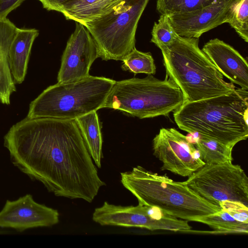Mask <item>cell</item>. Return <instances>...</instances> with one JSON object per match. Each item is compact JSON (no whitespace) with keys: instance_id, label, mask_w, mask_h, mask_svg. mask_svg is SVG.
Listing matches in <instances>:
<instances>
[{"instance_id":"obj_1","label":"cell","mask_w":248,"mask_h":248,"mask_svg":"<svg viewBox=\"0 0 248 248\" xmlns=\"http://www.w3.org/2000/svg\"><path fill=\"white\" fill-rule=\"evenodd\" d=\"M12 163L56 196L92 202L106 185L75 120L26 117L4 137Z\"/></svg>"},{"instance_id":"obj_2","label":"cell","mask_w":248,"mask_h":248,"mask_svg":"<svg viewBox=\"0 0 248 248\" xmlns=\"http://www.w3.org/2000/svg\"><path fill=\"white\" fill-rule=\"evenodd\" d=\"M179 128L233 147L248 137V92L231 93L185 102L173 113Z\"/></svg>"},{"instance_id":"obj_3","label":"cell","mask_w":248,"mask_h":248,"mask_svg":"<svg viewBox=\"0 0 248 248\" xmlns=\"http://www.w3.org/2000/svg\"><path fill=\"white\" fill-rule=\"evenodd\" d=\"M166 75L181 90L185 102L232 93L228 83L199 46V38L179 35L170 46L160 49Z\"/></svg>"},{"instance_id":"obj_4","label":"cell","mask_w":248,"mask_h":248,"mask_svg":"<svg viewBox=\"0 0 248 248\" xmlns=\"http://www.w3.org/2000/svg\"><path fill=\"white\" fill-rule=\"evenodd\" d=\"M121 182L139 204L157 207L177 218L196 221L221 210L198 195L183 182L147 170L140 166L121 173Z\"/></svg>"},{"instance_id":"obj_5","label":"cell","mask_w":248,"mask_h":248,"mask_svg":"<svg viewBox=\"0 0 248 248\" xmlns=\"http://www.w3.org/2000/svg\"><path fill=\"white\" fill-rule=\"evenodd\" d=\"M116 81L89 76L48 87L31 102L27 117L75 120L102 108Z\"/></svg>"},{"instance_id":"obj_6","label":"cell","mask_w":248,"mask_h":248,"mask_svg":"<svg viewBox=\"0 0 248 248\" xmlns=\"http://www.w3.org/2000/svg\"><path fill=\"white\" fill-rule=\"evenodd\" d=\"M183 93L166 75L164 80L148 75L116 81L102 108L119 110L140 119L167 116L184 103Z\"/></svg>"},{"instance_id":"obj_7","label":"cell","mask_w":248,"mask_h":248,"mask_svg":"<svg viewBox=\"0 0 248 248\" xmlns=\"http://www.w3.org/2000/svg\"><path fill=\"white\" fill-rule=\"evenodd\" d=\"M149 0H123L108 13L83 25L90 32L103 60L122 61L135 47L140 19Z\"/></svg>"},{"instance_id":"obj_8","label":"cell","mask_w":248,"mask_h":248,"mask_svg":"<svg viewBox=\"0 0 248 248\" xmlns=\"http://www.w3.org/2000/svg\"><path fill=\"white\" fill-rule=\"evenodd\" d=\"M183 183L214 204L229 201L248 207V178L238 165L232 162L205 164Z\"/></svg>"},{"instance_id":"obj_9","label":"cell","mask_w":248,"mask_h":248,"mask_svg":"<svg viewBox=\"0 0 248 248\" xmlns=\"http://www.w3.org/2000/svg\"><path fill=\"white\" fill-rule=\"evenodd\" d=\"M93 220L101 226L136 227L151 231L178 232L183 225L181 219L157 207L140 204L124 206L107 202L94 209Z\"/></svg>"},{"instance_id":"obj_10","label":"cell","mask_w":248,"mask_h":248,"mask_svg":"<svg viewBox=\"0 0 248 248\" xmlns=\"http://www.w3.org/2000/svg\"><path fill=\"white\" fill-rule=\"evenodd\" d=\"M153 150L162 163V170L183 177H188L205 164L194 144L174 128H161L153 140Z\"/></svg>"},{"instance_id":"obj_11","label":"cell","mask_w":248,"mask_h":248,"mask_svg":"<svg viewBox=\"0 0 248 248\" xmlns=\"http://www.w3.org/2000/svg\"><path fill=\"white\" fill-rule=\"evenodd\" d=\"M98 57L97 48L90 32L83 24L76 22L75 30L62 57L58 82H71L88 77L92 63Z\"/></svg>"},{"instance_id":"obj_12","label":"cell","mask_w":248,"mask_h":248,"mask_svg":"<svg viewBox=\"0 0 248 248\" xmlns=\"http://www.w3.org/2000/svg\"><path fill=\"white\" fill-rule=\"evenodd\" d=\"M59 222L57 210L36 202L29 194L15 201L7 200L0 211V227L20 232L32 228L51 227Z\"/></svg>"},{"instance_id":"obj_13","label":"cell","mask_w":248,"mask_h":248,"mask_svg":"<svg viewBox=\"0 0 248 248\" xmlns=\"http://www.w3.org/2000/svg\"><path fill=\"white\" fill-rule=\"evenodd\" d=\"M233 0H217L203 8L168 16L179 36L199 38L204 32L226 23L228 11Z\"/></svg>"},{"instance_id":"obj_14","label":"cell","mask_w":248,"mask_h":248,"mask_svg":"<svg viewBox=\"0 0 248 248\" xmlns=\"http://www.w3.org/2000/svg\"><path fill=\"white\" fill-rule=\"evenodd\" d=\"M202 50L231 83L248 90V62L238 51L218 38L210 40Z\"/></svg>"},{"instance_id":"obj_15","label":"cell","mask_w":248,"mask_h":248,"mask_svg":"<svg viewBox=\"0 0 248 248\" xmlns=\"http://www.w3.org/2000/svg\"><path fill=\"white\" fill-rule=\"evenodd\" d=\"M38 35L36 29H17L9 48L8 61L14 82L17 84L25 79L31 47Z\"/></svg>"},{"instance_id":"obj_16","label":"cell","mask_w":248,"mask_h":248,"mask_svg":"<svg viewBox=\"0 0 248 248\" xmlns=\"http://www.w3.org/2000/svg\"><path fill=\"white\" fill-rule=\"evenodd\" d=\"M17 29L8 18L0 20V101L6 105L10 104V96L16 91L8 55Z\"/></svg>"},{"instance_id":"obj_17","label":"cell","mask_w":248,"mask_h":248,"mask_svg":"<svg viewBox=\"0 0 248 248\" xmlns=\"http://www.w3.org/2000/svg\"><path fill=\"white\" fill-rule=\"evenodd\" d=\"M123 0H70L61 13L67 20L82 24L108 13Z\"/></svg>"},{"instance_id":"obj_18","label":"cell","mask_w":248,"mask_h":248,"mask_svg":"<svg viewBox=\"0 0 248 248\" xmlns=\"http://www.w3.org/2000/svg\"><path fill=\"white\" fill-rule=\"evenodd\" d=\"M88 151L96 166L100 168L103 158V140L96 111H92L75 119Z\"/></svg>"},{"instance_id":"obj_19","label":"cell","mask_w":248,"mask_h":248,"mask_svg":"<svg viewBox=\"0 0 248 248\" xmlns=\"http://www.w3.org/2000/svg\"><path fill=\"white\" fill-rule=\"evenodd\" d=\"M198 135L194 144L205 164L232 162L233 147L211 138Z\"/></svg>"},{"instance_id":"obj_20","label":"cell","mask_w":248,"mask_h":248,"mask_svg":"<svg viewBox=\"0 0 248 248\" xmlns=\"http://www.w3.org/2000/svg\"><path fill=\"white\" fill-rule=\"evenodd\" d=\"M213 229L215 232L220 233H248V223L237 221L226 211L221 209L215 213L203 216L196 220Z\"/></svg>"},{"instance_id":"obj_21","label":"cell","mask_w":248,"mask_h":248,"mask_svg":"<svg viewBox=\"0 0 248 248\" xmlns=\"http://www.w3.org/2000/svg\"><path fill=\"white\" fill-rule=\"evenodd\" d=\"M122 61V69L135 75L138 73L154 75L156 72L154 60L150 52H143L134 47Z\"/></svg>"},{"instance_id":"obj_22","label":"cell","mask_w":248,"mask_h":248,"mask_svg":"<svg viewBox=\"0 0 248 248\" xmlns=\"http://www.w3.org/2000/svg\"><path fill=\"white\" fill-rule=\"evenodd\" d=\"M226 23L248 42V0H234L230 7Z\"/></svg>"},{"instance_id":"obj_23","label":"cell","mask_w":248,"mask_h":248,"mask_svg":"<svg viewBox=\"0 0 248 248\" xmlns=\"http://www.w3.org/2000/svg\"><path fill=\"white\" fill-rule=\"evenodd\" d=\"M217 0H157L156 9L161 15L170 16L194 11Z\"/></svg>"},{"instance_id":"obj_24","label":"cell","mask_w":248,"mask_h":248,"mask_svg":"<svg viewBox=\"0 0 248 248\" xmlns=\"http://www.w3.org/2000/svg\"><path fill=\"white\" fill-rule=\"evenodd\" d=\"M168 16L161 15L157 22H155L152 31L151 42L161 49L170 46L178 36Z\"/></svg>"},{"instance_id":"obj_25","label":"cell","mask_w":248,"mask_h":248,"mask_svg":"<svg viewBox=\"0 0 248 248\" xmlns=\"http://www.w3.org/2000/svg\"><path fill=\"white\" fill-rule=\"evenodd\" d=\"M221 209L226 211L234 219L241 222L248 223V207L234 201H226L218 204Z\"/></svg>"},{"instance_id":"obj_26","label":"cell","mask_w":248,"mask_h":248,"mask_svg":"<svg viewBox=\"0 0 248 248\" xmlns=\"http://www.w3.org/2000/svg\"><path fill=\"white\" fill-rule=\"evenodd\" d=\"M25 0H0V20L5 19L12 11L19 7Z\"/></svg>"},{"instance_id":"obj_27","label":"cell","mask_w":248,"mask_h":248,"mask_svg":"<svg viewBox=\"0 0 248 248\" xmlns=\"http://www.w3.org/2000/svg\"><path fill=\"white\" fill-rule=\"evenodd\" d=\"M41 2L44 8L48 11H61L62 7L70 0H38Z\"/></svg>"}]
</instances>
